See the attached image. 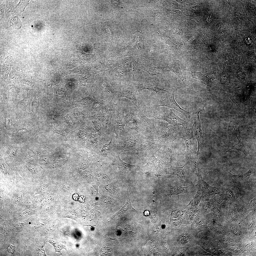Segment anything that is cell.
Masks as SVG:
<instances>
[{
	"instance_id": "ac0fdd59",
	"label": "cell",
	"mask_w": 256,
	"mask_h": 256,
	"mask_svg": "<svg viewBox=\"0 0 256 256\" xmlns=\"http://www.w3.org/2000/svg\"><path fill=\"white\" fill-rule=\"evenodd\" d=\"M118 164L119 169L123 173H124L128 171H131L136 167V165H132L125 163L122 161L120 159L118 161Z\"/></svg>"
},
{
	"instance_id": "8992f818",
	"label": "cell",
	"mask_w": 256,
	"mask_h": 256,
	"mask_svg": "<svg viewBox=\"0 0 256 256\" xmlns=\"http://www.w3.org/2000/svg\"><path fill=\"white\" fill-rule=\"evenodd\" d=\"M184 127L185 131L182 136L185 142L188 160L195 156V143L193 131L192 128Z\"/></svg>"
},
{
	"instance_id": "52a82bcc",
	"label": "cell",
	"mask_w": 256,
	"mask_h": 256,
	"mask_svg": "<svg viewBox=\"0 0 256 256\" xmlns=\"http://www.w3.org/2000/svg\"><path fill=\"white\" fill-rule=\"evenodd\" d=\"M197 177L198 182L197 187L198 189L201 190L209 197L221 193L220 188L210 186L203 179L202 176Z\"/></svg>"
},
{
	"instance_id": "2e32d148",
	"label": "cell",
	"mask_w": 256,
	"mask_h": 256,
	"mask_svg": "<svg viewBox=\"0 0 256 256\" xmlns=\"http://www.w3.org/2000/svg\"><path fill=\"white\" fill-rule=\"evenodd\" d=\"M194 173L197 177L201 176V171L199 163L198 156H194L188 160Z\"/></svg>"
},
{
	"instance_id": "7a4b0ae2",
	"label": "cell",
	"mask_w": 256,
	"mask_h": 256,
	"mask_svg": "<svg viewBox=\"0 0 256 256\" xmlns=\"http://www.w3.org/2000/svg\"><path fill=\"white\" fill-rule=\"evenodd\" d=\"M155 119H159L167 121L174 126L182 125L184 127L189 128V123L176 115L171 109H164L156 113Z\"/></svg>"
},
{
	"instance_id": "5b68a950",
	"label": "cell",
	"mask_w": 256,
	"mask_h": 256,
	"mask_svg": "<svg viewBox=\"0 0 256 256\" xmlns=\"http://www.w3.org/2000/svg\"><path fill=\"white\" fill-rule=\"evenodd\" d=\"M174 91H168L167 96L164 99L156 103L155 106H166L174 109L180 112L187 119L190 118V113L188 112L181 108L175 101L174 98Z\"/></svg>"
},
{
	"instance_id": "7c38bea8",
	"label": "cell",
	"mask_w": 256,
	"mask_h": 256,
	"mask_svg": "<svg viewBox=\"0 0 256 256\" xmlns=\"http://www.w3.org/2000/svg\"><path fill=\"white\" fill-rule=\"evenodd\" d=\"M187 164L182 167L170 166L167 169L166 174L174 175L182 180H184L187 173L186 169Z\"/></svg>"
},
{
	"instance_id": "cb8c5ba5",
	"label": "cell",
	"mask_w": 256,
	"mask_h": 256,
	"mask_svg": "<svg viewBox=\"0 0 256 256\" xmlns=\"http://www.w3.org/2000/svg\"><path fill=\"white\" fill-rule=\"evenodd\" d=\"M85 197L84 196H82L79 197V200L80 201H84L85 200Z\"/></svg>"
},
{
	"instance_id": "7402d4cb",
	"label": "cell",
	"mask_w": 256,
	"mask_h": 256,
	"mask_svg": "<svg viewBox=\"0 0 256 256\" xmlns=\"http://www.w3.org/2000/svg\"><path fill=\"white\" fill-rule=\"evenodd\" d=\"M254 172V170L252 169H251L247 171L242 174L244 179L246 181H248L250 176Z\"/></svg>"
},
{
	"instance_id": "30bf717a",
	"label": "cell",
	"mask_w": 256,
	"mask_h": 256,
	"mask_svg": "<svg viewBox=\"0 0 256 256\" xmlns=\"http://www.w3.org/2000/svg\"><path fill=\"white\" fill-rule=\"evenodd\" d=\"M137 85L133 83L130 87L121 92L119 96V97H125L130 100L136 107H138L136 96V93L138 91Z\"/></svg>"
},
{
	"instance_id": "9a60e30c",
	"label": "cell",
	"mask_w": 256,
	"mask_h": 256,
	"mask_svg": "<svg viewBox=\"0 0 256 256\" xmlns=\"http://www.w3.org/2000/svg\"><path fill=\"white\" fill-rule=\"evenodd\" d=\"M190 186L183 187L181 185L175 186L169 189L167 192V195L170 197L174 195H178L186 193Z\"/></svg>"
},
{
	"instance_id": "484cf974",
	"label": "cell",
	"mask_w": 256,
	"mask_h": 256,
	"mask_svg": "<svg viewBox=\"0 0 256 256\" xmlns=\"http://www.w3.org/2000/svg\"><path fill=\"white\" fill-rule=\"evenodd\" d=\"M106 34L108 36H109V37L110 36H111L110 33V31H109V30L108 29H107L106 28Z\"/></svg>"
},
{
	"instance_id": "277c9868",
	"label": "cell",
	"mask_w": 256,
	"mask_h": 256,
	"mask_svg": "<svg viewBox=\"0 0 256 256\" xmlns=\"http://www.w3.org/2000/svg\"><path fill=\"white\" fill-rule=\"evenodd\" d=\"M173 127L164 123H161L156 128L158 136L157 140L163 143L173 142L176 138L174 137Z\"/></svg>"
},
{
	"instance_id": "4fadbf2b",
	"label": "cell",
	"mask_w": 256,
	"mask_h": 256,
	"mask_svg": "<svg viewBox=\"0 0 256 256\" xmlns=\"http://www.w3.org/2000/svg\"><path fill=\"white\" fill-rule=\"evenodd\" d=\"M130 187L128 185L127 189V197L126 202L124 205L115 214L113 215L110 218L112 220L119 217L123 214L127 210L129 209H132L137 212H138L135 210L132 206L131 202Z\"/></svg>"
},
{
	"instance_id": "8fae6325",
	"label": "cell",
	"mask_w": 256,
	"mask_h": 256,
	"mask_svg": "<svg viewBox=\"0 0 256 256\" xmlns=\"http://www.w3.org/2000/svg\"><path fill=\"white\" fill-rule=\"evenodd\" d=\"M162 68L163 72H172L177 75L182 81H183L184 80L180 67L179 61L178 60L173 61L166 66L162 67Z\"/></svg>"
},
{
	"instance_id": "3957f363",
	"label": "cell",
	"mask_w": 256,
	"mask_h": 256,
	"mask_svg": "<svg viewBox=\"0 0 256 256\" xmlns=\"http://www.w3.org/2000/svg\"><path fill=\"white\" fill-rule=\"evenodd\" d=\"M163 144L158 140H145L138 150L142 156L150 157L159 150Z\"/></svg>"
},
{
	"instance_id": "9c48e42d",
	"label": "cell",
	"mask_w": 256,
	"mask_h": 256,
	"mask_svg": "<svg viewBox=\"0 0 256 256\" xmlns=\"http://www.w3.org/2000/svg\"><path fill=\"white\" fill-rule=\"evenodd\" d=\"M203 107L202 109L198 111L194 119V123L192 126L193 130L195 135L198 142V149L197 152V155L198 156L200 147L201 141L202 137V131L201 129V123L199 118V114L200 111L204 110Z\"/></svg>"
},
{
	"instance_id": "d6986e66",
	"label": "cell",
	"mask_w": 256,
	"mask_h": 256,
	"mask_svg": "<svg viewBox=\"0 0 256 256\" xmlns=\"http://www.w3.org/2000/svg\"><path fill=\"white\" fill-rule=\"evenodd\" d=\"M234 129L235 131L236 135L238 140V142L229 150L226 151V152H227L232 149H235L242 152L246 156L247 155V152L245 147V144L243 142L239 140L236 133L235 128H234Z\"/></svg>"
},
{
	"instance_id": "ba28073f",
	"label": "cell",
	"mask_w": 256,
	"mask_h": 256,
	"mask_svg": "<svg viewBox=\"0 0 256 256\" xmlns=\"http://www.w3.org/2000/svg\"><path fill=\"white\" fill-rule=\"evenodd\" d=\"M220 188L221 193L224 195L228 202H236L239 199H242L230 183H225Z\"/></svg>"
},
{
	"instance_id": "ffe728a7",
	"label": "cell",
	"mask_w": 256,
	"mask_h": 256,
	"mask_svg": "<svg viewBox=\"0 0 256 256\" xmlns=\"http://www.w3.org/2000/svg\"><path fill=\"white\" fill-rule=\"evenodd\" d=\"M191 238L190 234L188 233H183L178 236L177 241L179 244H184L188 242Z\"/></svg>"
},
{
	"instance_id": "e0dca14e",
	"label": "cell",
	"mask_w": 256,
	"mask_h": 256,
	"mask_svg": "<svg viewBox=\"0 0 256 256\" xmlns=\"http://www.w3.org/2000/svg\"><path fill=\"white\" fill-rule=\"evenodd\" d=\"M208 198L209 197L201 190L198 189L194 199L192 200L193 205L194 207H197L202 200Z\"/></svg>"
},
{
	"instance_id": "5bb4252c",
	"label": "cell",
	"mask_w": 256,
	"mask_h": 256,
	"mask_svg": "<svg viewBox=\"0 0 256 256\" xmlns=\"http://www.w3.org/2000/svg\"><path fill=\"white\" fill-rule=\"evenodd\" d=\"M147 89L156 93L160 91H166V87L164 85L158 83H154L153 84L144 85L140 83L138 86V91L143 90Z\"/></svg>"
},
{
	"instance_id": "603a6c76",
	"label": "cell",
	"mask_w": 256,
	"mask_h": 256,
	"mask_svg": "<svg viewBox=\"0 0 256 256\" xmlns=\"http://www.w3.org/2000/svg\"><path fill=\"white\" fill-rule=\"evenodd\" d=\"M73 198L74 200H77L78 198V194H75L73 195Z\"/></svg>"
},
{
	"instance_id": "d4e9b609",
	"label": "cell",
	"mask_w": 256,
	"mask_h": 256,
	"mask_svg": "<svg viewBox=\"0 0 256 256\" xmlns=\"http://www.w3.org/2000/svg\"><path fill=\"white\" fill-rule=\"evenodd\" d=\"M28 169H29L30 171H31V172H36L35 169L33 167H30Z\"/></svg>"
},
{
	"instance_id": "44dd1931",
	"label": "cell",
	"mask_w": 256,
	"mask_h": 256,
	"mask_svg": "<svg viewBox=\"0 0 256 256\" xmlns=\"http://www.w3.org/2000/svg\"><path fill=\"white\" fill-rule=\"evenodd\" d=\"M191 74L192 78L197 79L200 80L201 82L205 84L206 83V78L200 72H197L191 71Z\"/></svg>"
},
{
	"instance_id": "6da1fadb",
	"label": "cell",
	"mask_w": 256,
	"mask_h": 256,
	"mask_svg": "<svg viewBox=\"0 0 256 256\" xmlns=\"http://www.w3.org/2000/svg\"><path fill=\"white\" fill-rule=\"evenodd\" d=\"M135 114L141 122V130L142 134L149 140H157L158 133L154 123V118L150 119L146 116L138 106L136 107Z\"/></svg>"
}]
</instances>
